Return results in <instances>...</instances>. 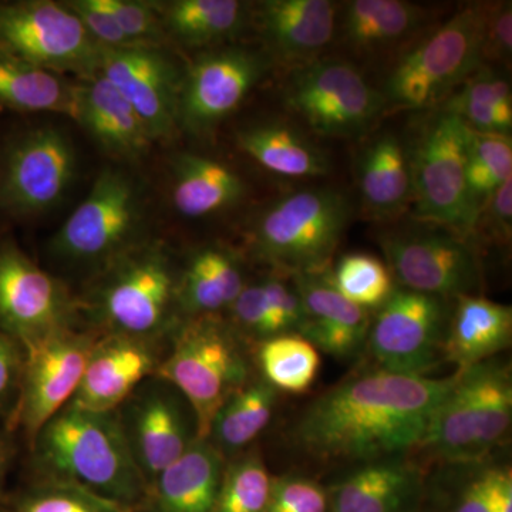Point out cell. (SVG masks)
Wrapping results in <instances>:
<instances>
[{
  "mask_svg": "<svg viewBox=\"0 0 512 512\" xmlns=\"http://www.w3.org/2000/svg\"><path fill=\"white\" fill-rule=\"evenodd\" d=\"M276 394L264 380L245 384L215 414L208 440L221 453L248 446L271 421Z\"/></svg>",
  "mask_w": 512,
  "mask_h": 512,
  "instance_id": "e575fe53",
  "label": "cell"
},
{
  "mask_svg": "<svg viewBox=\"0 0 512 512\" xmlns=\"http://www.w3.org/2000/svg\"><path fill=\"white\" fill-rule=\"evenodd\" d=\"M284 101L313 133L339 138L365 133L386 106L356 67L335 59L296 66L286 79Z\"/></svg>",
  "mask_w": 512,
  "mask_h": 512,
  "instance_id": "7c38bea8",
  "label": "cell"
},
{
  "mask_svg": "<svg viewBox=\"0 0 512 512\" xmlns=\"http://www.w3.org/2000/svg\"><path fill=\"white\" fill-rule=\"evenodd\" d=\"M264 382L276 392L303 393L318 376V349L298 333H284L262 340L258 350Z\"/></svg>",
  "mask_w": 512,
  "mask_h": 512,
  "instance_id": "d590c367",
  "label": "cell"
},
{
  "mask_svg": "<svg viewBox=\"0 0 512 512\" xmlns=\"http://www.w3.org/2000/svg\"><path fill=\"white\" fill-rule=\"evenodd\" d=\"M229 309L234 313L235 322L248 335L262 340L278 335L261 282L245 285Z\"/></svg>",
  "mask_w": 512,
  "mask_h": 512,
  "instance_id": "ee69618b",
  "label": "cell"
},
{
  "mask_svg": "<svg viewBox=\"0 0 512 512\" xmlns=\"http://www.w3.org/2000/svg\"><path fill=\"white\" fill-rule=\"evenodd\" d=\"M18 512H130V508L83 485L57 478L30 491Z\"/></svg>",
  "mask_w": 512,
  "mask_h": 512,
  "instance_id": "ab89813d",
  "label": "cell"
},
{
  "mask_svg": "<svg viewBox=\"0 0 512 512\" xmlns=\"http://www.w3.org/2000/svg\"><path fill=\"white\" fill-rule=\"evenodd\" d=\"M448 299L394 288L370 325L366 345L380 369L427 376L443 359Z\"/></svg>",
  "mask_w": 512,
  "mask_h": 512,
  "instance_id": "5bb4252c",
  "label": "cell"
},
{
  "mask_svg": "<svg viewBox=\"0 0 512 512\" xmlns=\"http://www.w3.org/2000/svg\"><path fill=\"white\" fill-rule=\"evenodd\" d=\"M76 13L89 35L101 47H127L136 46L127 39L119 23L111 15L103 0H69L64 2Z\"/></svg>",
  "mask_w": 512,
  "mask_h": 512,
  "instance_id": "f6af8a7d",
  "label": "cell"
},
{
  "mask_svg": "<svg viewBox=\"0 0 512 512\" xmlns=\"http://www.w3.org/2000/svg\"><path fill=\"white\" fill-rule=\"evenodd\" d=\"M96 340L63 329L25 346L12 421L35 440L47 421L72 402Z\"/></svg>",
  "mask_w": 512,
  "mask_h": 512,
  "instance_id": "9a60e30c",
  "label": "cell"
},
{
  "mask_svg": "<svg viewBox=\"0 0 512 512\" xmlns=\"http://www.w3.org/2000/svg\"><path fill=\"white\" fill-rule=\"evenodd\" d=\"M266 302L274 319L278 335L299 333L303 322L301 296L293 282L286 281L284 276L271 274L261 281Z\"/></svg>",
  "mask_w": 512,
  "mask_h": 512,
  "instance_id": "7bdbcfd3",
  "label": "cell"
},
{
  "mask_svg": "<svg viewBox=\"0 0 512 512\" xmlns=\"http://www.w3.org/2000/svg\"><path fill=\"white\" fill-rule=\"evenodd\" d=\"M76 175V147L62 128H13L0 137V218L26 221L46 214L64 200Z\"/></svg>",
  "mask_w": 512,
  "mask_h": 512,
  "instance_id": "ba28073f",
  "label": "cell"
},
{
  "mask_svg": "<svg viewBox=\"0 0 512 512\" xmlns=\"http://www.w3.org/2000/svg\"><path fill=\"white\" fill-rule=\"evenodd\" d=\"M156 369V353L146 339L114 333L94 345L69 404L93 412H114Z\"/></svg>",
  "mask_w": 512,
  "mask_h": 512,
  "instance_id": "ffe728a7",
  "label": "cell"
},
{
  "mask_svg": "<svg viewBox=\"0 0 512 512\" xmlns=\"http://www.w3.org/2000/svg\"><path fill=\"white\" fill-rule=\"evenodd\" d=\"M330 284L353 305L379 309L394 291L393 276L380 259L367 254L343 256L332 272Z\"/></svg>",
  "mask_w": 512,
  "mask_h": 512,
  "instance_id": "74e56055",
  "label": "cell"
},
{
  "mask_svg": "<svg viewBox=\"0 0 512 512\" xmlns=\"http://www.w3.org/2000/svg\"><path fill=\"white\" fill-rule=\"evenodd\" d=\"M77 84L0 50V114L74 117Z\"/></svg>",
  "mask_w": 512,
  "mask_h": 512,
  "instance_id": "1f68e13d",
  "label": "cell"
},
{
  "mask_svg": "<svg viewBox=\"0 0 512 512\" xmlns=\"http://www.w3.org/2000/svg\"><path fill=\"white\" fill-rule=\"evenodd\" d=\"M120 29L133 45L163 46L165 32L156 2L103 0Z\"/></svg>",
  "mask_w": 512,
  "mask_h": 512,
  "instance_id": "60d3db41",
  "label": "cell"
},
{
  "mask_svg": "<svg viewBox=\"0 0 512 512\" xmlns=\"http://www.w3.org/2000/svg\"><path fill=\"white\" fill-rule=\"evenodd\" d=\"M453 376L363 370L313 400L293 427V440L323 461H369L416 450Z\"/></svg>",
  "mask_w": 512,
  "mask_h": 512,
  "instance_id": "6da1fadb",
  "label": "cell"
},
{
  "mask_svg": "<svg viewBox=\"0 0 512 512\" xmlns=\"http://www.w3.org/2000/svg\"><path fill=\"white\" fill-rule=\"evenodd\" d=\"M329 493L302 476L274 478L264 512H328Z\"/></svg>",
  "mask_w": 512,
  "mask_h": 512,
  "instance_id": "b9f144b4",
  "label": "cell"
},
{
  "mask_svg": "<svg viewBox=\"0 0 512 512\" xmlns=\"http://www.w3.org/2000/svg\"><path fill=\"white\" fill-rule=\"evenodd\" d=\"M265 55L245 47L204 53L184 72L178 128L208 136L241 106L268 69Z\"/></svg>",
  "mask_w": 512,
  "mask_h": 512,
  "instance_id": "2e32d148",
  "label": "cell"
},
{
  "mask_svg": "<svg viewBox=\"0 0 512 512\" xmlns=\"http://www.w3.org/2000/svg\"><path fill=\"white\" fill-rule=\"evenodd\" d=\"M255 19L272 56L308 63L332 42L336 6L328 0H265Z\"/></svg>",
  "mask_w": 512,
  "mask_h": 512,
  "instance_id": "d4e9b609",
  "label": "cell"
},
{
  "mask_svg": "<svg viewBox=\"0 0 512 512\" xmlns=\"http://www.w3.org/2000/svg\"><path fill=\"white\" fill-rule=\"evenodd\" d=\"M511 339V306L484 296H458L448 318L443 359L466 369L493 359L510 346Z\"/></svg>",
  "mask_w": 512,
  "mask_h": 512,
  "instance_id": "4316f807",
  "label": "cell"
},
{
  "mask_svg": "<svg viewBox=\"0 0 512 512\" xmlns=\"http://www.w3.org/2000/svg\"><path fill=\"white\" fill-rule=\"evenodd\" d=\"M99 73L131 104L151 140H168L178 128L184 73L163 46L103 47Z\"/></svg>",
  "mask_w": 512,
  "mask_h": 512,
  "instance_id": "d6986e66",
  "label": "cell"
},
{
  "mask_svg": "<svg viewBox=\"0 0 512 512\" xmlns=\"http://www.w3.org/2000/svg\"><path fill=\"white\" fill-rule=\"evenodd\" d=\"M357 178L363 205L373 217H396L412 202L409 151L392 133L373 138L363 150Z\"/></svg>",
  "mask_w": 512,
  "mask_h": 512,
  "instance_id": "f1b7e54d",
  "label": "cell"
},
{
  "mask_svg": "<svg viewBox=\"0 0 512 512\" xmlns=\"http://www.w3.org/2000/svg\"><path fill=\"white\" fill-rule=\"evenodd\" d=\"M241 175L229 165L195 153L171 163V201L185 218H204L237 207L247 195Z\"/></svg>",
  "mask_w": 512,
  "mask_h": 512,
  "instance_id": "83f0119b",
  "label": "cell"
},
{
  "mask_svg": "<svg viewBox=\"0 0 512 512\" xmlns=\"http://www.w3.org/2000/svg\"><path fill=\"white\" fill-rule=\"evenodd\" d=\"M350 215L352 204L342 191L322 187L291 192L255 218L249 247L279 271L322 274L328 271Z\"/></svg>",
  "mask_w": 512,
  "mask_h": 512,
  "instance_id": "277c9868",
  "label": "cell"
},
{
  "mask_svg": "<svg viewBox=\"0 0 512 512\" xmlns=\"http://www.w3.org/2000/svg\"><path fill=\"white\" fill-rule=\"evenodd\" d=\"M72 303L59 281L10 238L0 239V332L20 346L67 329Z\"/></svg>",
  "mask_w": 512,
  "mask_h": 512,
  "instance_id": "ac0fdd59",
  "label": "cell"
},
{
  "mask_svg": "<svg viewBox=\"0 0 512 512\" xmlns=\"http://www.w3.org/2000/svg\"><path fill=\"white\" fill-rule=\"evenodd\" d=\"M237 144L262 168L281 177L315 178L330 171L328 156L288 124L259 123L241 128Z\"/></svg>",
  "mask_w": 512,
  "mask_h": 512,
  "instance_id": "4dcf8cb0",
  "label": "cell"
},
{
  "mask_svg": "<svg viewBox=\"0 0 512 512\" xmlns=\"http://www.w3.org/2000/svg\"><path fill=\"white\" fill-rule=\"evenodd\" d=\"M0 50L40 69L99 73L103 47L69 6L53 0H0Z\"/></svg>",
  "mask_w": 512,
  "mask_h": 512,
  "instance_id": "8fae6325",
  "label": "cell"
},
{
  "mask_svg": "<svg viewBox=\"0 0 512 512\" xmlns=\"http://www.w3.org/2000/svg\"><path fill=\"white\" fill-rule=\"evenodd\" d=\"M380 244L387 268L402 288L456 299L474 295L481 284L476 251L447 229H399L384 234Z\"/></svg>",
  "mask_w": 512,
  "mask_h": 512,
  "instance_id": "4fadbf2b",
  "label": "cell"
},
{
  "mask_svg": "<svg viewBox=\"0 0 512 512\" xmlns=\"http://www.w3.org/2000/svg\"><path fill=\"white\" fill-rule=\"evenodd\" d=\"M272 481L259 454L238 458L225 467L212 512H264Z\"/></svg>",
  "mask_w": 512,
  "mask_h": 512,
  "instance_id": "f35d334b",
  "label": "cell"
},
{
  "mask_svg": "<svg viewBox=\"0 0 512 512\" xmlns=\"http://www.w3.org/2000/svg\"><path fill=\"white\" fill-rule=\"evenodd\" d=\"M120 407L131 453L150 488L198 439L194 413L183 394L161 377L141 383Z\"/></svg>",
  "mask_w": 512,
  "mask_h": 512,
  "instance_id": "e0dca14e",
  "label": "cell"
},
{
  "mask_svg": "<svg viewBox=\"0 0 512 512\" xmlns=\"http://www.w3.org/2000/svg\"><path fill=\"white\" fill-rule=\"evenodd\" d=\"M224 470L221 451L195 440L148 488L150 512H212Z\"/></svg>",
  "mask_w": 512,
  "mask_h": 512,
  "instance_id": "484cf974",
  "label": "cell"
},
{
  "mask_svg": "<svg viewBox=\"0 0 512 512\" xmlns=\"http://www.w3.org/2000/svg\"><path fill=\"white\" fill-rule=\"evenodd\" d=\"M429 13L403 0H353L345 6L342 36L360 55H376L409 39L426 23Z\"/></svg>",
  "mask_w": 512,
  "mask_h": 512,
  "instance_id": "f546056e",
  "label": "cell"
},
{
  "mask_svg": "<svg viewBox=\"0 0 512 512\" xmlns=\"http://www.w3.org/2000/svg\"><path fill=\"white\" fill-rule=\"evenodd\" d=\"M511 420V367L493 357L457 369L416 450L436 464L483 460L505 439Z\"/></svg>",
  "mask_w": 512,
  "mask_h": 512,
  "instance_id": "3957f363",
  "label": "cell"
},
{
  "mask_svg": "<svg viewBox=\"0 0 512 512\" xmlns=\"http://www.w3.org/2000/svg\"><path fill=\"white\" fill-rule=\"evenodd\" d=\"M437 466L421 497L431 512H512L510 464L490 456Z\"/></svg>",
  "mask_w": 512,
  "mask_h": 512,
  "instance_id": "cb8c5ba5",
  "label": "cell"
},
{
  "mask_svg": "<svg viewBox=\"0 0 512 512\" xmlns=\"http://www.w3.org/2000/svg\"><path fill=\"white\" fill-rule=\"evenodd\" d=\"M424 480L419 464L407 456L369 461L330 491L328 512H414Z\"/></svg>",
  "mask_w": 512,
  "mask_h": 512,
  "instance_id": "603a6c76",
  "label": "cell"
},
{
  "mask_svg": "<svg viewBox=\"0 0 512 512\" xmlns=\"http://www.w3.org/2000/svg\"><path fill=\"white\" fill-rule=\"evenodd\" d=\"M512 178V141L505 134L468 127L467 183L478 205Z\"/></svg>",
  "mask_w": 512,
  "mask_h": 512,
  "instance_id": "8d00e7d4",
  "label": "cell"
},
{
  "mask_svg": "<svg viewBox=\"0 0 512 512\" xmlns=\"http://www.w3.org/2000/svg\"><path fill=\"white\" fill-rule=\"evenodd\" d=\"M244 286L241 268L231 252L202 248L191 256L178 279V305L192 318L215 315L231 308Z\"/></svg>",
  "mask_w": 512,
  "mask_h": 512,
  "instance_id": "836d02e7",
  "label": "cell"
},
{
  "mask_svg": "<svg viewBox=\"0 0 512 512\" xmlns=\"http://www.w3.org/2000/svg\"><path fill=\"white\" fill-rule=\"evenodd\" d=\"M37 456L59 478L131 508L147 497L148 483L128 444L119 412L67 404L35 437Z\"/></svg>",
  "mask_w": 512,
  "mask_h": 512,
  "instance_id": "7a4b0ae2",
  "label": "cell"
},
{
  "mask_svg": "<svg viewBox=\"0 0 512 512\" xmlns=\"http://www.w3.org/2000/svg\"><path fill=\"white\" fill-rule=\"evenodd\" d=\"M165 37L184 47L214 46L237 36L249 18L238 0H170L156 2Z\"/></svg>",
  "mask_w": 512,
  "mask_h": 512,
  "instance_id": "d6a6232c",
  "label": "cell"
},
{
  "mask_svg": "<svg viewBox=\"0 0 512 512\" xmlns=\"http://www.w3.org/2000/svg\"><path fill=\"white\" fill-rule=\"evenodd\" d=\"M488 10L487 5L458 10L409 50L387 77L384 104L399 109H427L476 73L483 63Z\"/></svg>",
  "mask_w": 512,
  "mask_h": 512,
  "instance_id": "8992f818",
  "label": "cell"
},
{
  "mask_svg": "<svg viewBox=\"0 0 512 512\" xmlns=\"http://www.w3.org/2000/svg\"><path fill=\"white\" fill-rule=\"evenodd\" d=\"M9 463V447L6 444V441L0 437V478H2L3 473H5L6 466Z\"/></svg>",
  "mask_w": 512,
  "mask_h": 512,
  "instance_id": "681fc988",
  "label": "cell"
},
{
  "mask_svg": "<svg viewBox=\"0 0 512 512\" xmlns=\"http://www.w3.org/2000/svg\"><path fill=\"white\" fill-rule=\"evenodd\" d=\"M0 512H2V511H0Z\"/></svg>",
  "mask_w": 512,
  "mask_h": 512,
  "instance_id": "f907efd6",
  "label": "cell"
},
{
  "mask_svg": "<svg viewBox=\"0 0 512 512\" xmlns=\"http://www.w3.org/2000/svg\"><path fill=\"white\" fill-rule=\"evenodd\" d=\"M512 53L511 3L490 6L485 23L483 60L507 63Z\"/></svg>",
  "mask_w": 512,
  "mask_h": 512,
  "instance_id": "7dc6e473",
  "label": "cell"
},
{
  "mask_svg": "<svg viewBox=\"0 0 512 512\" xmlns=\"http://www.w3.org/2000/svg\"><path fill=\"white\" fill-rule=\"evenodd\" d=\"M73 120L107 156L121 163L141 160L153 144L136 110L100 73L77 84Z\"/></svg>",
  "mask_w": 512,
  "mask_h": 512,
  "instance_id": "7402d4cb",
  "label": "cell"
},
{
  "mask_svg": "<svg viewBox=\"0 0 512 512\" xmlns=\"http://www.w3.org/2000/svg\"><path fill=\"white\" fill-rule=\"evenodd\" d=\"M292 282L303 309L298 335L326 355L338 359L357 355L369 335V312L343 298L330 284L328 271L292 275Z\"/></svg>",
  "mask_w": 512,
  "mask_h": 512,
  "instance_id": "44dd1931",
  "label": "cell"
},
{
  "mask_svg": "<svg viewBox=\"0 0 512 512\" xmlns=\"http://www.w3.org/2000/svg\"><path fill=\"white\" fill-rule=\"evenodd\" d=\"M249 366L241 343L215 315L185 323L173 352L158 367V377L174 386L190 404L198 439H208L215 414L248 382Z\"/></svg>",
  "mask_w": 512,
  "mask_h": 512,
  "instance_id": "5b68a950",
  "label": "cell"
},
{
  "mask_svg": "<svg viewBox=\"0 0 512 512\" xmlns=\"http://www.w3.org/2000/svg\"><path fill=\"white\" fill-rule=\"evenodd\" d=\"M146 194L126 168H103L92 190L52 239L53 254L76 265L110 264L143 242Z\"/></svg>",
  "mask_w": 512,
  "mask_h": 512,
  "instance_id": "52a82bcc",
  "label": "cell"
},
{
  "mask_svg": "<svg viewBox=\"0 0 512 512\" xmlns=\"http://www.w3.org/2000/svg\"><path fill=\"white\" fill-rule=\"evenodd\" d=\"M178 279L163 244L143 241L104 266L92 303L114 333L146 339L167 325Z\"/></svg>",
  "mask_w": 512,
  "mask_h": 512,
  "instance_id": "30bf717a",
  "label": "cell"
},
{
  "mask_svg": "<svg viewBox=\"0 0 512 512\" xmlns=\"http://www.w3.org/2000/svg\"><path fill=\"white\" fill-rule=\"evenodd\" d=\"M467 140V124L440 111L409 151L414 215L466 241L481 210L467 183Z\"/></svg>",
  "mask_w": 512,
  "mask_h": 512,
  "instance_id": "9c48e42d",
  "label": "cell"
},
{
  "mask_svg": "<svg viewBox=\"0 0 512 512\" xmlns=\"http://www.w3.org/2000/svg\"><path fill=\"white\" fill-rule=\"evenodd\" d=\"M22 367L19 343L0 332V407L9 402L13 393L19 392Z\"/></svg>",
  "mask_w": 512,
  "mask_h": 512,
  "instance_id": "c3c4849f",
  "label": "cell"
},
{
  "mask_svg": "<svg viewBox=\"0 0 512 512\" xmlns=\"http://www.w3.org/2000/svg\"><path fill=\"white\" fill-rule=\"evenodd\" d=\"M512 227V178L501 185L481 205L476 227L483 228L488 238L497 242H507L511 238ZM473 232V234H474Z\"/></svg>",
  "mask_w": 512,
  "mask_h": 512,
  "instance_id": "bcb514c9",
  "label": "cell"
}]
</instances>
